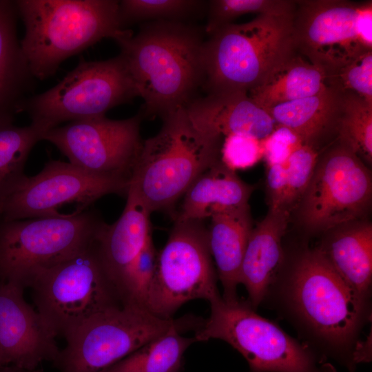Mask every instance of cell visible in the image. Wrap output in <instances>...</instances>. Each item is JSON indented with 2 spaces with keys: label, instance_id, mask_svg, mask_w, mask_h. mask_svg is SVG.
Wrapping results in <instances>:
<instances>
[{
  "label": "cell",
  "instance_id": "4fadbf2b",
  "mask_svg": "<svg viewBox=\"0 0 372 372\" xmlns=\"http://www.w3.org/2000/svg\"><path fill=\"white\" fill-rule=\"evenodd\" d=\"M177 322L138 305L109 309L69 335L54 363L60 372H102Z\"/></svg>",
  "mask_w": 372,
  "mask_h": 372
},
{
  "label": "cell",
  "instance_id": "ac0fdd59",
  "mask_svg": "<svg viewBox=\"0 0 372 372\" xmlns=\"http://www.w3.org/2000/svg\"><path fill=\"white\" fill-rule=\"evenodd\" d=\"M185 109L198 130L215 137L241 134L263 140L276 127L268 112L244 92L208 94L194 99Z\"/></svg>",
  "mask_w": 372,
  "mask_h": 372
},
{
  "label": "cell",
  "instance_id": "484cf974",
  "mask_svg": "<svg viewBox=\"0 0 372 372\" xmlns=\"http://www.w3.org/2000/svg\"><path fill=\"white\" fill-rule=\"evenodd\" d=\"M178 321L167 331L102 372H180L183 355L194 337L181 335Z\"/></svg>",
  "mask_w": 372,
  "mask_h": 372
},
{
  "label": "cell",
  "instance_id": "2e32d148",
  "mask_svg": "<svg viewBox=\"0 0 372 372\" xmlns=\"http://www.w3.org/2000/svg\"><path fill=\"white\" fill-rule=\"evenodd\" d=\"M23 289L0 281V368L14 366L37 372L43 362H54L61 350L39 314L25 301Z\"/></svg>",
  "mask_w": 372,
  "mask_h": 372
},
{
  "label": "cell",
  "instance_id": "52a82bcc",
  "mask_svg": "<svg viewBox=\"0 0 372 372\" xmlns=\"http://www.w3.org/2000/svg\"><path fill=\"white\" fill-rule=\"evenodd\" d=\"M37 311L56 338H66L97 314L123 305L101 259L96 240L36 273L28 287Z\"/></svg>",
  "mask_w": 372,
  "mask_h": 372
},
{
  "label": "cell",
  "instance_id": "3957f363",
  "mask_svg": "<svg viewBox=\"0 0 372 372\" xmlns=\"http://www.w3.org/2000/svg\"><path fill=\"white\" fill-rule=\"evenodd\" d=\"M25 34L23 54L35 79L54 75L62 62L105 38L114 41L123 29L114 0H17Z\"/></svg>",
  "mask_w": 372,
  "mask_h": 372
},
{
  "label": "cell",
  "instance_id": "1f68e13d",
  "mask_svg": "<svg viewBox=\"0 0 372 372\" xmlns=\"http://www.w3.org/2000/svg\"><path fill=\"white\" fill-rule=\"evenodd\" d=\"M321 151L302 144L286 163L287 187L281 209L294 211L313 176Z\"/></svg>",
  "mask_w": 372,
  "mask_h": 372
},
{
  "label": "cell",
  "instance_id": "d590c367",
  "mask_svg": "<svg viewBox=\"0 0 372 372\" xmlns=\"http://www.w3.org/2000/svg\"><path fill=\"white\" fill-rule=\"evenodd\" d=\"M6 372H30V371L18 369L14 366H6ZM37 372H41V371H37Z\"/></svg>",
  "mask_w": 372,
  "mask_h": 372
},
{
  "label": "cell",
  "instance_id": "e575fe53",
  "mask_svg": "<svg viewBox=\"0 0 372 372\" xmlns=\"http://www.w3.org/2000/svg\"><path fill=\"white\" fill-rule=\"evenodd\" d=\"M287 187L286 164L267 165L266 200L269 209H281Z\"/></svg>",
  "mask_w": 372,
  "mask_h": 372
},
{
  "label": "cell",
  "instance_id": "7c38bea8",
  "mask_svg": "<svg viewBox=\"0 0 372 372\" xmlns=\"http://www.w3.org/2000/svg\"><path fill=\"white\" fill-rule=\"evenodd\" d=\"M296 52L323 72L372 50V1H296Z\"/></svg>",
  "mask_w": 372,
  "mask_h": 372
},
{
  "label": "cell",
  "instance_id": "f1b7e54d",
  "mask_svg": "<svg viewBox=\"0 0 372 372\" xmlns=\"http://www.w3.org/2000/svg\"><path fill=\"white\" fill-rule=\"evenodd\" d=\"M205 32L210 35L247 14L291 15L296 1L291 0H212L208 3Z\"/></svg>",
  "mask_w": 372,
  "mask_h": 372
},
{
  "label": "cell",
  "instance_id": "9c48e42d",
  "mask_svg": "<svg viewBox=\"0 0 372 372\" xmlns=\"http://www.w3.org/2000/svg\"><path fill=\"white\" fill-rule=\"evenodd\" d=\"M137 96L125 61L119 54L104 61L78 65L56 85L28 97L21 106L31 125L43 133L72 122L105 116L110 109Z\"/></svg>",
  "mask_w": 372,
  "mask_h": 372
},
{
  "label": "cell",
  "instance_id": "44dd1931",
  "mask_svg": "<svg viewBox=\"0 0 372 372\" xmlns=\"http://www.w3.org/2000/svg\"><path fill=\"white\" fill-rule=\"evenodd\" d=\"M14 1L0 0V129L13 125L35 79L17 38Z\"/></svg>",
  "mask_w": 372,
  "mask_h": 372
},
{
  "label": "cell",
  "instance_id": "603a6c76",
  "mask_svg": "<svg viewBox=\"0 0 372 372\" xmlns=\"http://www.w3.org/2000/svg\"><path fill=\"white\" fill-rule=\"evenodd\" d=\"M207 228L210 252L225 300L238 298L240 269L254 227L249 205L216 211Z\"/></svg>",
  "mask_w": 372,
  "mask_h": 372
},
{
  "label": "cell",
  "instance_id": "d6a6232c",
  "mask_svg": "<svg viewBox=\"0 0 372 372\" xmlns=\"http://www.w3.org/2000/svg\"><path fill=\"white\" fill-rule=\"evenodd\" d=\"M263 157L262 140L241 134L225 136L221 143L220 159L229 169H247L257 164Z\"/></svg>",
  "mask_w": 372,
  "mask_h": 372
},
{
  "label": "cell",
  "instance_id": "8992f818",
  "mask_svg": "<svg viewBox=\"0 0 372 372\" xmlns=\"http://www.w3.org/2000/svg\"><path fill=\"white\" fill-rule=\"evenodd\" d=\"M209 302L210 315L196 330V342L225 341L243 356L250 372H337L328 359L258 314L247 300L220 296Z\"/></svg>",
  "mask_w": 372,
  "mask_h": 372
},
{
  "label": "cell",
  "instance_id": "4316f807",
  "mask_svg": "<svg viewBox=\"0 0 372 372\" xmlns=\"http://www.w3.org/2000/svg\"><path fill=\"white\" fill-rule=\"evenodd\" d=\"M43 134L31 124L0 129V206L25 176L28 157Z\"/></svg>",
  "mask_w": 372,
  "mask_h": 372
},
{
  "label": "cell",
  "instance_id": "d4e9b609",
  "mask_svg": "<svg viewBox=\"0 0 372 372\" xmlns=\"http://www.w3.org/2000/svg\"><path fill=\"white\" fill-rule=\"evenodd\" d=\"M326 87L323 70L296 52L247 94L266 110L314 95Z\"/></svg>",
  "mask_w": 372,
  "mask_h": 372
},
{
  "label": "cell",
  "instance_id": "4dcf8cb0",
  "mask_svg": "<svg viewBox=\"0 0 372 372\" xmlns=\"http://www.w3.org/2000/svg\"><path fill=\"white\" fill-rule=\"evenodd\" d=\"M325 85L340 93H353L372 103V50L324 72Z\"/></svg>",
  "mask_w": 372,
  "mask_h": 372
},
{
  "label": "cell",
  "instance_id": "cb8c5ba5",
  "mask_svg": "<svg viewBox=\"0 0 372 372\" xmlns=\"http://www.w3.org/2000/svg\"><path fill=\"white\" fill-rule=\"evenodd\" d=\"M255 189L220 159L205 169L187 189L174 219L204 221L221 209L249 205Z\"/></svg>",
  "mask_w": 372,
  "mask_h": 372
},
{
  "label": "cell",
  "instance_id": "30bf717a",
  "mask_svg": "<svg viewBox=\"0 0 372 372\" xmlns=\"http://www.w3.org/2000/svg\"><path fill=\"white\" fill-rule=\"evenodd\" d=\"M372 178L368 167L337 139L321 151L311 181L294 211L309 235L367 218Z\"/></svg>",
  "mask_w": 372,
  "mask_h": 372
},
{
  "label": "cell",
  "instance_id": "9a60e30c",
  "mask_svg": "<svg viewBox=\"0 0 372 372\" xmlns=\"http://www.w3.org/2000/svg\"><path fill=\"white\" fill-rule=\"evenodd\" d=\"M130 183L87 172L71 164L50 160L31 177L25 176L0 206V220L58 216L63 206L76 203L85 209L111 194L126 196Z\"/></svg>",
  "mask_w": 372,
  "mask_h": 372
},
{
  "label": "cell",
  "instance_id": "e0dca14e",
  "mask_svg": "<svg viewBox=\"0 0 372 372\" xmlns=\"http://www.w3.org/2000/svg\"><path fill=\"white\" fill-rule=\"evenodd\" d=\"M126 197L121 216L111 225L105 223L96 238L102 262L123 305L130 303L134 265L152 236V212L130 187Z\"/></svg>",
  "mask_w": 372,
  "mask_h": 372
},
{
  "label": "cell",
  "instance_id": "6da1fadb",
  "mask_svg": "<svg viewBox=\"0 0 372 372\" xmlns=\"http://www.w3.org/2000/svg\"><path fill=\"white\" fill-rule=\"evenodd\" d=\"M261 304L286 320L302 342L349 372L371 360V336L363 340L361 334L371 321V305L357 298L316 247L285 251Z\"/></svg>",
  "mask_w": 372,
  "mask_h": 372
},
{
  "label": "cell",
  "instance_id": "277c9868",
  "mask_svg": "<svg viewBox=\"0 0 372 372\" xmlns=\"http://www.w3.org/2000/svg\"><path fill=\"white\" fill-rule=\"evenodd\" d=\"M157 134L143 141L129 187L149 211H171L205 169L220 160L221 139L198 130L185 107L162 117Z\"/></svg>",
  "mask_w": 372,
  "mask_h": 372
},
{
  "label": "cell",
  "instance_id": "7402d4cb",
  "mask_svg": "<svg viewBox=\"0 0 372 372\" xmlns=\"http://www.w3.org/2000/svg\"><path fill=\"white\" fill-rule=\"evenodd\" d=\"M342 94L327 87L318 93L265 110L305 145L322 151L336 140Z\"/></svg>",
  "mask_w": 372,
  "mask_h": 372
},
{
  "label": "cell",
  "instance_id": "ba28073f",
  "mask_svg": "<svg viewBox=\"0 0 372 372\" xmlns=\"http://www.w3.org/2000/svg\"><path fill=\"white\" fill-rule=\"evenodd\" d=\"M105 223L86 209L58 216L0 220V281L28 287L39 271L92 245Z\"/></svg>",
  "mask_w": 372,
  "mask_h": 372
},
{
  "label": "cell",
  "instance_id": "836d02e7",
  "mask_svg": "<svg viewBox=\"0 0 372 372\" xmlns=\"http://www.w3.org/2000/svg\"><path fill=\"white\" fill-rule=\"evenodd\" d=\"M262 142V158L267 165L286 164L291 154L303 144L292 131L277 125L274 130Z\"/></svg>",
  "mask_w": 372,
  "mask_h": 372
},
{
  "label": "cell",
  "instance_id": "83f0119b",
  "mask_svg": "<svg viewBox=\"0 0 372 372\" xmlns=\"http://www.w3.org/2000/svg\"><path fill=\"white\" fill-rule=\"evenodd\" d=\"M336 139L368 167L372 163V103L353 93L342 94Z\"/></svg>",
  "mask_w": 372,
  "mask_h": 372
},
{
  "label": "cell",
  "instance_id": "7a4b0ae2",
  "mask_svg": "<svg viewBox=\"0 0 372 372\" xmlns=\"http://www.w3.org/2000/svg\"><path fill=\"white\" fill-rule=\"evenodd\" d=\"M115 41L145 114L163 117L186 107L203 84L205 41L194 26L156 21Z\"/></svg>",
  "mask_w": 372,
  "mask_h": 372
},
{
  "label": "cell",
  "instance_id": "5b68a950",
  "mask_svg": "<svg viewBox=\"0 0 372 372\" xmlns=\"http://www.w3.org/2000/svg\"><path fill=\"white\" fill-rule=\"evenodd\" d=\"M293 16L260 14L210 35L203 50L208 94L248 92L293 56Z\"/></svg>",
  "mask_w": 372,
  "mask_h": 372
},
{
  "label": "cell",
  "instance_id": "d6986e66",
  "mask_svg": "<svg viewBox=\"0 0 372 372\" xmlns=\"http://www.w3.org/2000/svg\"><path fill=\"white\" fill-rule=\"evenodd\" d=\"M316 248L362 302L371 305L372 224L368 218L323 233Z\"/></svg>",
  "mask_w": 372,
  "mask_h": 372
},
{
  "label": "cell",
  "instance_id": "5bb4252c",
  "mask_svg": "<svg viewBox=\"0 0 372 372\" xmlns=\"http://www.w3.org/2000/svg\"><path fill=\"white\" fill-rule=\"evenodd\" d=\"M141 114L114 120L105 116L69 122L45 132L71 164L87 172L130 183L143 141Z\"/></svg>",
  "mask_w": 372,
  "mask_h": 372
},
{
  "label": "cell",
  "instance_id": "8fae6325",
  "mask_svg": "<svg viewBox=\"0 0 372 372\" xmlns=\"http://www.w3.org/2000/svg\"><path fill=\"white\" fill-rule=\"evenodd\" d=\"M217 279L203 221L174 219L165 245L157 253L145 307L160 318L171 319L191 300L209 302L220 296Z\"/></svg>",
  "mask_w": 372,
  "mask_h": 372
},
{
  "label": "cell",
  "instance_id": "ffe728a7",
  "mask_svg": "<svg viewBox=\"0 0 372 372\" xmlns=\"http://www.w3.org/2000/svg\"><path fill=\"white\" fill-rule=\"evenodd\" d=\"M291 214L282 209H269L253 227L242 260L239 283L248 295L247 301L256 310L280 270L285 259L283 238Z\"/></svg>",
  "mask_w": 372,
  "mask_h": 372
},
{
  "label": "cell",
  "instance_id": "f546056e",
  "mask_svg": "<svg viewBox=\"0 0 372 372\" xmlns=\"http://www.w3.org/2000/svg\"><path fill=\"white\" fill-rule=\"evenodd\" d=\"M203 4L195 0H123L119 1L120 21L123 29L145 20L182 21L199 11Z\"/></svg>",
  "mask_w": 372,
  "mask_h": 372
}]
</instances>
